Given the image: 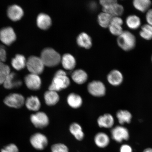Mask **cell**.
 I'll list each match as a JSON object with an SVG mask.
<instances>
[{
  "instance_id": "ba28073f",
  "label": "cell",
  "mask_w": 152,
  "mask_h": 152,
  "mask_svg": "<svg viewBox=\"0 0 152 152\" xmlns=\"http://www.w3.org/2000/svg\"><path fill=\"white\" fill-rule=\"evenodd\" d=\"M31 122L36 128L43 129L49 124V120L46 114L43 112H37L30 116Z\"/></svg>"
},
{
  "instance_id": "9c48e42d",
  "label": "cell",
  "mask_w": 152,
  "mask_h": 152,
  "mask_svg": "<svg viewBox=\"0 0 152 152\" xmlns=\"http://www.w3.org/2000/svg\"><path fill=\"white\" fill-rule=\"evenodd\" d=\"M112 138L118 142H122L124 140H127L129 138L128 129L125 127L118 125L111 129Z\"/></svg>"
},
{
  "instance_id": "cb8c5ba5",
  "label": "cell",
  "mask_w": 152,
  "mask_h": 152,
  "mask_svg": "<svg viewBox=\"0 0 152 152\" xmlns=\"http://www.w3.org/2000/svg\"><path fill=\"white\" fill-rule=\"evenodd\" d=\"M26 107L30 111L38 112L40 109V101L37 96H31L27 98L25 101Z\"/></svg>"
},
{
  "instance_id": "5bb4252c",
  "label": "cell",
  "mask_w": 152,
  "mask_h": 152,
  "mask_svg": "<svg viewBox=\"0 0 152 152\" xmlns=\"http://www.w3.org/2000/svg\"><path fill=\"white\" fill-rule=\"evenodd\" d=\"M123 80L122 73L117 69L112 70L107 76L108 82L114 86H118L121 85L123 82Z\"/></svg>"
},
{
  "instance_id": "f546056e",
  "label": "cell",
  "mask_w": 152,
  "mask_h": 152,
  "mask_svg": "<svg viewBox=\"0 0 152 152\" xmlns=\"http://www.w3.org/2000/svg\"><path fill=\"white\" fill-rule=\"evenodd\" d=\"M113 18L111 15L107 13L104 12L100 13L98 17V23L102 28H108Z\"/></svg>"
},
{
  "instance_id": "52a82bcc",
  "label": "cell",
  "mask_w": 152,
  "mask_h": 152,
  "mask_svg": "<svg viewBox=\"0 0 152 152\" xmlns=\"http://www.w3.org/2000/svg\"><path fill=\"white\" fill-rule=\"evenodd\" d=\"M25 99L22 95L18 94H12L6 97L4 102L9 107L19 109L24 105Z\"/></svg>"
},
{
  "instance_id": "4fadbf2b",
  "label": "cell",
  "mask_w": 152,
  "mask_h": 152,
  "mask_svg": "<svg viewBox=\"0 0 152 152\" xmlns=\"http://www.w3.org/2000/svg\"><path fill=\"white\" fill-rule=\"evenodd\" d=\"M22 84L21 80L18 78L17 74L14 72H11L3 83L5 88L9 90L20 87Z\"/></svg>"
},
{
  "instance_id": "1f68e13d",
  "label": "cell",
  "mask_w": 152,
  "mask_h": 152,
  "mask_svg": "<svg viewBox=\"0 0 152 152\" xmlns=\"http://www.w3.org/2000/svg\"><path fill=\"white\" fill-rule=\"evenodd\" d=\"M11 73L9 66L0 61V85L3 84L7 76Z\"/></svg>"
},
{
  "instance_id": "277c9868",
  "label": "cell",
  "mask_w": 152,
  "mask_h": 152,
  "mask_svg": "<svg viewBox=\"0 0 152 152\" xmlns=\"http://www.w3.org/2000/svg\"><path fill=\"white\" fill-rule=\"evenodd\" d=\"M26 66L30 73L39 75L42 73L45 65L40 58L32 56L26 61Z\"/></svg>"
},
{
  "instance_id": "8fae6325",
  "label": "cell",
  "mask_w": 152,
  "mask_h": 152,
  "mask_svg": "<svg viewBox=\"0 0 152 152\" xmlns=\"http://www.w3.org/2000/svg\"><path fill=\"white\" fill-rule=\"evenodd\" d=\"M30 142L33 147L38 150L44 149L48 142L46 136L40 133L33 134L30 138Z\"/></svg>"
},
{
  "instance_id": "f35d334b",
  "label": "cell",
  "mask_w": 152,
  "mask_h": 152,
  "mask_svg": "<svg viewBox=\"0 0 152 152\" xmlns=\"http://www.w3.org/2000/svg\"><path fill=\"white\" fill-rule=\"evenodd\" d=\"M120 152H132V147L128 144H124L121 146L120 149Z\"/></svg>"
},
{
  "instance_id": "7c38bea8",
  "label": "cell",
  "mask_w": 152,
  "mask_h": 152,
  "mask_svg": "<svg viewBox=\"0 0 152 152\" xmlns=\"http://www.w3.org/2000/svg\"><path fill=\"white\" fill-rule=\"evenodd\" d=\"M24 82L27 88L33 91L39 90L42 85L41 80L39 75L32 73L25 77Z\"/></svg>"
},
{
  "instance_id": "3957f363",
  "label": "cell",
  "mask_w": 152,
  "mask_h": 152,
  "mask_svg": "<svg viewBox=\"0 0 152 152\" xmlns=\"http://www.w3.org/2000/svg\"><path fill=\"white\" fill-rule=\"evenodd\" d=\"M100 3L102 7L103 12L113 17H121L124 12V7L118 3L116 0H101Z\"/></svg>"
},
{
  "instance_id": "484cf974",
  "label": "cell",
  "mask_w": 152,
  "mask_h": 152,
  "mask_svg": "<svg viewBox=\"0 0 152 152\" xmlns=\"http://www.w3.org/2000/svg\"><path fill=\"white\" fill-rule=\"evenodd\" d=\"M133 7L137 11L142 13L146 12L150 9L152 2L150 0H134Z\"/></svg>"
},
{
  "instance_id": "5b68a950",
  "label": "cell",
  "mask_w": 152,
  "mask_h": 152,
  "mask_svg": "<svg viewBox=\"0 0 152 152\" xmlns=\"http://www.w3.org/2000/svg\"><path fill=\"white\" fill-rule=\"evenodd\" d=\"M70 85V79L67 75H54L49 87V90L58 92L68 88Z\"/></svg>"
},
{
  "instance_id": "4dcf8cb0",
  "label": "cell",
  "mask_w": 152,
  "mask_h": 152,
  "mask_svg": "<svg viewBox=\"0 0 152 152\" xmlns=\"http://www.w3.org/2000/svg\"><path fill=\"white\" fill-rule=\"evenodd\" d=\"M139 35L142 39L145 40L152 39V26L147 24H144L141 27Z\"/></svg>"
},
{
  "instance_id": "60d3db41",
  "label": "cell",
  "mask_w": 152,
  "mask_h": 152,
  "mask_svg": "<svg viewBox=\"0 0 152 152\" xmlns=\"http://www.w3.org/2000/svg\"><path fill=\"white\" fill-rule=\"evenodd\" d=\"M151 62H152V56H151Z\"/></svg>"
},
{
  "instance_id": "ac0fdd59",
  "label": "cell",
  "mask_w": 152,
  "mask_h": 152,
  "mask_svg": "<svg viewBox=\"0 0 152 152\" xmlns=\"http://www.w3.org/2000/svg\"><path fill=\"white\" fill-rule=\"evenodd\" d=\"M94 142L97 147L104 148L107 147L110 142L109 137L106 133L100 132L95 135Z\"/></svg>"
},
{
  "instance_id": "e0dca14e",
  "label": "cell",
  "mask_w": 152,
  "mask_h": 152,
  "mask_svg": "<svg viewBox=\"0 0 152 152\" xmlns=\"http://www.w3.org/2000/svg\"><path fill=\"white\" fill-rule=\"evenodd\" d=\"M37 22L38 27L41 29H48L52 26V20L48 15L42 13L38 15Z\"/></svg>"
},
{
  "instance_id": "e575fe53",
  "label": "cell",
  "mask_w": 152,
  "mask_h": 152,
  "mask_svg": "<svg viewBox=\"0 0 152 152\" xmlns=\"http://www.w3.org/2000/svg\"><path fill=\"white\" fill-rule=\"evenodd\" d=\"M1 152H18V149L15 144H11L2 149Z\"/></svg>"
},
{
  "instance_id": "7a4b0ae2",
  "label": "cell",
  "mask_w": 152,
  "mask_h": 152,
  "mask_svg": "<svg viewBox=\"0 0 152 152\" xmlns=\"http://www.w3.org/2000/svg\"><path fill=\"white\" fill-rule=\"evenodd\" d=\"M40 58L45 66L49 67L58 65L61 59L59 53L50 48H45L42 51Z\"/></svg>"
},
{
  "instance_id": "f1b7e54d",
  "label": "cell",
  "mask_w": 152,
  "mask_h": 152,
  "mask_svg": "<svg viewBox=\"0 0 152 152\" xmlns=\"http://www.w3.org/2000/svg\"><path fill=\"white\" fill-rule=\"evenodd\" d=\"M116 117L121 125L125 123H130L132 121V115L126 110H120L117 112Z\"/></svg>"
},
{
  "instance_id": "d590c367",
  "label": "cell",
  "mask_w": 152,
  "mask_h": 152,
  "mask_svg": "<svg viewBox=\"0 0 152 152\" xmlns=\"http://www.w3.org/2000/svg\"><path fill=\"white\" fill-rule=\"evenodd\" d=\"M7 58V52L5 47L2 45H0V61H5Z\"/></svg>"
},
{
  "instance_id": "7402d4cb",
  "label": "cell",
  "mask_w": 152,
  "mask_h": 152,
  "mask_svg": "<svg viewBox=\"0 0 152 152\" xmlns=\"http://www.w3.org/2000/svg\"><path fill=\"white\" fill-rule=\"evenodd\" d=\"M77 42L80 47L86 49H90L92 45L91 37L85 33H82L78 36Z\"/></svg>"
},
{
  "instance_id": "8d00e7d4",
  "label": "cell",
  "mask_w": 152,
  "mask_h": 152,
  "mask_svg": "<svg viewBox=\"0 0 152 152\" xmlns=\"http://www.w3.org/2000/svg\"><path fill=\"white\" fill-rule=\"evenodd\" d=\"M145 20L147 24L152 26V9H150L146 12Z\"/></svg>"
},
{
  "instance_id": "ffe728a7",
  "label": "cell",
  "mask_w": 152,
  "mask_h": 152,
  "mask_svg": "<svg viewBox=\"0 0 152 152\" xmlns=\"http://www.w3.org/2000/svg\"><path fill=\"white\" fill-rule=\"evenodd\" d=\"M44 98L45 104L49 106L56 105L60 100V96L58 92L50 90L45 92Z\"/></svg>"
},
{
  "instance_id": "74e56055",
  "label": "cell",
  "mask_w": 152,
  "mask_h": 152,
  "mask_svg": "<svg viewBox=\"0 0 152 152\" xmlns=\"http://www.w3.org/2000/svg\"><path fill=\"white\" fill-rule=\"evenodd\" d=\"M111 23L117 24L123 26L124 21L121 17H113L112 19Z\"/></svg>"
},
{
  "instance_id": "30bf717a",
  "label": "cell",
  "mask_w": 152,
  "mask_h": 152,
  "mask_svg": "<svg viewBox=\"0 0 152 152\" xmlns=\"http://www.w3.org/2000/svg\"><path fill=\"white\" fill-rule=\"evenodd\" d=\"M16 35L10 26L3 28L0 30V40L7 45H10L16 40Z\"/></svg>"
},
{
  "instance_id": "83f0119b",
  "label": "cell",
  "mask_w": 152,
  "mask_h": 152,
  "mask_svg": "<svg viewBox=\"0 0 152 152\" xmlns=\"http://www.w3.org/2000/svg\"><path fill=\"white\" fill-rule=\"evenodd\" d=\"M25 57L20 54H16L11 60V64L14 68L18 71L23 69L26 66Z\"/></svg>"
},
{
  "instance_id": "44dd1931",
  "label": "cell",
  "mask_w": 152,
  "mask_h": 152,
  "mask_svg": "<svg viewBox=\"0 0 152 152\" xmlns=\"http://www.w3.org/2000/svg\"><path fill=\"white\" fill-rule=\"evenodd\" d=\"M67 103L71 107L74 109H77L82 105V98L79 94L72 93L68 95L66 99Z\"/></svg>"
},
{
  "instance_id": "d6986e66",
  "label": "cell",
  "mask_w": 152,
  "mask_h": 152,
  "mask_svg": "<svg viewBox=\"0 0 152 152\" xmlns=\"http://www.w3.org/2000/svg\"><path fill=\"white\" fill-rule=\"evenodd\" d=\"M125 23L129 28L132 30L138 29L141 26L142 21L139 17L136 15H130L127 17Z\"/></svg>"
},
{
  "instance_id": "d4e9b609",
  "label": "cell",
  "mask_w": 152,
  "mask_h": 152,
  "mask_svg": "<svg viewBox=\"0 0 152 152\" xmlns=\"http://www.w3.org/2000/svg\"><path fill=\"white\" fill-rule=\"evenodd\" d=\"M62 65L64 69L67 70H72L75 68L76 65L75 59L71 54H64L61 59Z\"/></svg>"
},
{
  "instance_id": "2e32d148",
  "label": "cell",
  "mask_w": 152,
  "mask_h": 152,
  "mask_svg": "<svg viewBox=\"0 0 152 152\" xmlns=\"http://www.w3.org/2000/svg\"><path fill=\"white\" fill-rule=\"evenodd\" d=\"M97 123L101 128H111L115 123V120L111 114L106 113L98 118Z\"/></svg>"
},
{
  "instance_id": "8992f818",
  "label": "cell",
  "mask_w": 152,
  "mask_h": 152,
  "mask_svg": "<svg viewBox=\"0 0 152 152\" xmlns=\"http://www.w3.org/2000/svg\"><path fill=\"white\" fill-rule=\"evenodd\" d=\"M87 90L92 96L101 97L105 95L106 88L105 85L102 81L94 80L91 82L87 86Z\"/></svg>"
},
{
  "instance_id": "9a60e30c",
  "label": "cell",
  "mask_w": 152,
  "mask_h": 152,
  "mask_svg": "<svg viewBox=\"0 0 152 152\" xmlns=\"http://www.w3.org/2000/svg\"><path fill=\"white\" fill-rule=\"evenodd\" d=\"M7 13L9 18L13 21L20 20L24 15V11L22 7L15 4L9 6L7 9Z\"/></svg>"
},
{
  "instance_id": "4316f807",
  "label": "cell",
  "mask_w": 152,
  "mask_h": 152,
  "mask_svg": "<svg viewBox=\"0 0 152 152\" xmlns=\"http://www.w3.org/2000/svg\"><path fill=\"white\" fill-rule=\"evenodd\" d=\"M69 130L71 134L79 141L83 140L84 137V134L82 128L79 124L73 123L70 125Z\"/></svg>"
},
{
  "instance_id": "603a6c76",
  "label": "cell",
  "mask_w": 152,
  "mask_h": 152,
  "mask_svg": "<svg viewBox=\"0 0 152 152\" xmlns=\"http://www.w3.org/2000/svg\"><path fill=\"white\" fill-rule=\"evenodd\" d=\"M71 77L72 80L75 83L82 85L86 82L88 79V75L84 70L79 69L72 73Z\"/></svg>"
},
{
  "instance_id": "836d02e7",
  "label": "cell",
  "mask_w": 152,
  "mask_h": 152,
  "mask_svg": "<svg viewBox=\"0 0 152 152\" xmlns=\"http://www.w3.org/2000/svg\"><path fill=\"white\" fill-rule=\"evenodd\" d=\"M51 152H69L67 146L61 143L53 144L51 147Z\"/></svg>"
},
{
  "instance_id": "ab89813d",
  "label": "cell",
  "mask_w": 152,
  "mask_h": 152,
  "mask_svg": "<svg viewBox=\"0 0 152 152\" xmlns=\"http://www.w3.org/2000/svg\"><path fill=\"white\" fill-rule=\"evenodd\" d=\"M143 152H152V148H147V149L144 150Z\"/></svg>"
},
{
  "instance_id": "d6a6232c",
  "label": "cell",
  "mask_w": 152,
  "mask_h": 152,
  "mask_svg": "<svg viewBox=\"0 0 152 152\" xmlns=\"http://www.w3.org/2000/svg\"><path fill=\"white\" fill-rule=\"evenodd\" d=\"M108 28L112 35L117 37L120 35L124 31L122 26L116 24L110 23Z\"/></svg>"
},
{
  "instance_id": "6da1fadb",
  "label": "cell",
  "mask_w": 152,
  "mask_h": 152,
  "mask_svg": "<svg viewBox=\"0 0 152 152\" xmlns=\"http://www.w3.org/2000/svg\"><path fill=\"white\" fill-rule=\"evenodd\" d=\"M117 43L118 46L124 51L128 52L134 49L136 44L135 36L128 30H124L118 37Z\"/></svg>"
}]
</instances>
